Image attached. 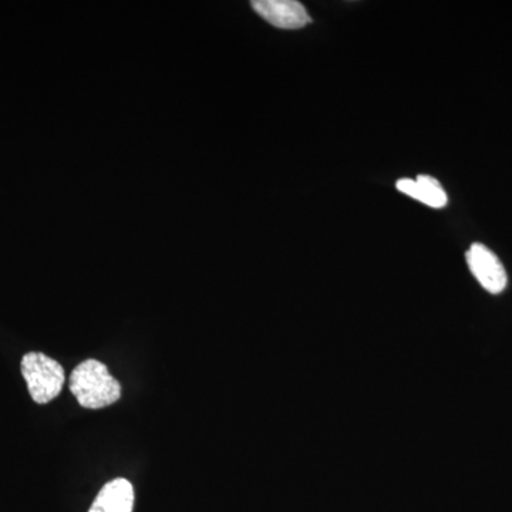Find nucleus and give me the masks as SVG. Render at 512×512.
<instances>
[{"label":"nucleus","instance_id":"nucleus-1","mask_svg":"<svg viewBox=\"0 0 512 512\" xmlns=\"http://www.w3.org/2000/svg\"><path fill=\"white\" fill-rule=\"evenodd\" d=\"M70 392L84 409L97 410L119 402L121 386L104 363L87 359L73 370Z\"/></svg>","mask_w":512,"mask_h":512},{"label":"nucleus","instance_id":"nucleus-2","mask_svg":"<svg viewBox=\"0 0 512 512\" xmlns=\"http://www.w3.org/2000/svg\"><path fill=\"white\" fill-rule=\"evenodd\" d=\"M22 375L28 383L30 396L37 404H47L62 392L64 370L57 360L39 352L23 356Z\"/></svg>","mask_w":512,"mask_h":512},{"label":"nucleus","instance_id":"nucleus-3","mask_svg":"<svg viewBox=\"0 0 512 512\" xmlns=\"http://www.w3.org/2000/svg\"><path fill=\"white\" fill-rule=\"evenodd\" d=\"M468 268L480 285L490 293H501L507 288L508 276L504 265L491 249L483 244H473L466 254Z\"/></svg>","mask_w":512,"mask_h":512},{"label":"nucleus","instance_id":"nucleus-4","mask_svg":"<svg viewBox=\"0 0 512 512\" xmlns=\"http://www.w3.org/2000/svg\"><path fill=\"white\" fill-rule=\"evenodd\" d=\"M255 12L279 29H301L311 23L308 12L296 0H255L251 3Z\"/></svg>","mask_w":512,"mask_h":512},{"label":"nucleus","instance_id":"nucleus-5","mask_svg":"<svg viewBox=\"0 0 512 512\" xmlns=\"http://www.w3.org/2000/svg\"><path fill=\"white\" fill-rule=\"evenodd\" d=\"M134 488L126 478H116L101 488L89 512H133Z\"/></svg>","mask_w":512,"mask_h":512},{"label":"nucleus","instance_id":"nucleus-6","mask_svg":"<svg viewBox=\"0 0 512 512\" xmlns=\"http://www.w3.org/2000/svg\"><path fill=\"white\" fill-rule=\"evenodd\" d=\"M397 190L409 195L414 200L423 202L431 208H443L447 205V194L436 178L430 175H419L416 180L403 178L397 181Z\"/></svg>","mask_w":512,"mask_h":512}]
</instances>
